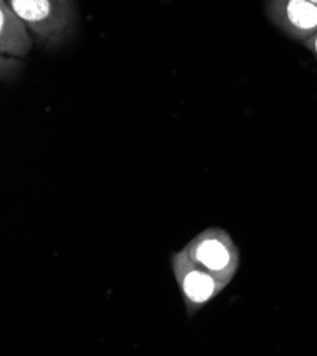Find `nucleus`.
<instances>
[{
    "instance_id": "8",
    "label": "nucleus",
    "mask_w": 317,
    "mask_h": 356,
    "mask_svg": "<svg viewBox=\"0 0 317 356\" xmlns=\"http://www.w3.org/2000/svg\"><path fill=\"white\" fill-rule=\"evenodd\" d=\"M311 2H314V3H316V5H317V0H311Z\"/></svg>"
},
{
    "instance_id": "3",
    "label": "nucleus",
    "mask_w": 317,
    "mask_h": 356,
    "mask_svg": "<svg viewBox=\"0 0 317 356\" xmlns=\"http://www.w3.org/2000/svg\"><path fill=\"white\" fill-rule=\"evenodd\" d=\"M169 264L183 296L187 318H192L228 287L225 282L195 264L184 248L171 256Z\"/></svg>"
},
{
    "instance_id": "1",
    "label": "nucleus",
    "mask_w": 317,
    "mask_h": 356,
    "mask_svg": "<svg viewBox=\"0 0 317 356\" xmlns=\"http://www.w3.org/2000/svg\"><path fill=\"white\" fill-rule=\"evenodd\" d=\"M30 33L45 49L67 43L76 30L77 9L75 0H8Z\"/></svg>"
},
{
    "instance_id": "5",
    "label": "nucleus",
    "mask_w": 317,
    "mask_h": 356,
    "mask_svg": "<svg viewBox=\"0 0 317 356\" xmlns=\"http://www.w3.org/2000/svg\"><path fill=\"white\" fill-rule=\"evenodd\" d=\"M33 34L8 0H0V53L24 58L33 47Z\"/></svg>"
},
{
    "instance_id": "2",
    "label": "nucleus",
    "mask_w": 317,
    "mask_h": 356,
    "mask_svg": "<svg viewBox=\"0 0 317 356\" xmlns=\"http://www.w3.org/2000/svg\"><path fill=\"white\" fill-rule=\"evenodd\" d=\"M191 260L226 286L235 278L240 253L231 234L221 227H208L192 237L184 247Z\"/></svg>"
},
{
    "instance_id": "6",
    "label": "nucleus",
    "mask_w": 317,
    "mask_h": 356,
    "mask_svg": "<svg viewBox=\"0 0 317 356\" xmlns=\"http://www.w3.org/2000/svg\"><path fill=\"white\" fill-rule=\"evenodd\" d=\"M0 61H2V80L5 81L13 80L15 76L19 74V71L22 68L20 58L2 54V60Z\"/></svg>"
},
{
    "instance_id": "4",
    "label": "nucleus",
    "mask_w": 317,
    "mask_h": 356,
    "mask_svg": "<svg viewBox=\"0 0 317 356\" xmlns=\"http://www.w3.org/2000/svg\"><path fill=\"white\" fill-rule=\"evenodd\" d=\"M266 13L295 40L304 43L317 31V5L311 0H268Z\"/></svg>"
},
{
    "instance_id": "7",
    "label": "nucleus",
    "mask_w": 317,
    "mask_h": 356,
    "mask_svg": "<svg viewBox=\"0 0 317 356\" xmlns=\"http://www.w3.org/2000/svg\"><path fill=\"white\" fill-rule=\"evenodd\" d=\"M304 47L313 54V57L316 58V63H317V31L310 35V38L304 42Z\"/></svg>"
}]
</instances>
